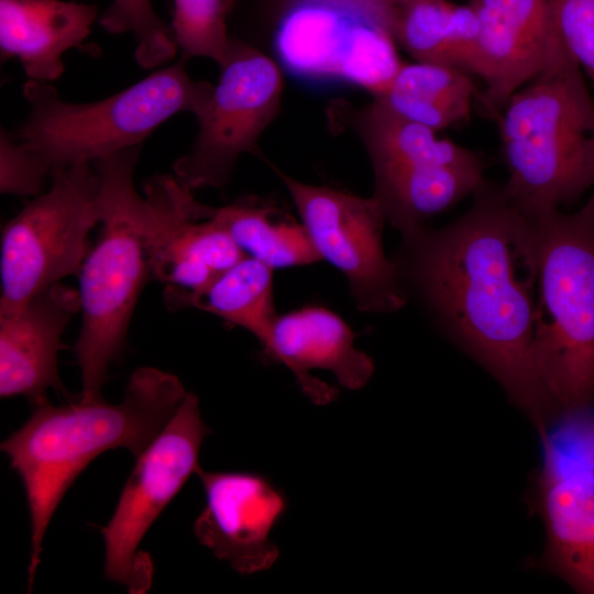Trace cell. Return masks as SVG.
Here are the masks:
<instances>
[{"label": "cell", "mask_w": 594, "mask_h": 594, "mask_svg": "<svg viewBox=\"0 0 594 594\" xmlns=\"http://www.w3.org/2000/svg\"><path fill=\"white\" fill-rule=\"evenodd\" d=\"M355 333L333 311L307 306L277 316L262 358L288 367L301 392L315 405L337 400L339 389L312 376L311 370H328L348 389L364 387L373 372V360L354 346Z\"/></svg>", "instance_id": "2e32d148"}, {"label": "cell", "mask_w": 594, "mask_h": 594, "mask_svg": "<svg viewBox=\"0 0 594 594\" xmlns=\"http://www.w3.org/2000/svg\"><path fill=\"white\" fill-rule=\"evenodd\" d=\"M356 130L371 157L374 173L429 166H452L485 169V162L475 152L436 131L406 119L374 101L353 113Z\"/></svg>", "instance_id": "d6986e66"}, {"label": "cell", "mask_w": 594, "mask_h": 594, "mask_svg": "<svg viewBox=\"0 0 594 594\" xmlns=\"http://www.w3.org/2000/svg\"><path fill=\"white\" fill-rule=\"evenodd\" d=\"M474 96L468 73L443 64L403 63L389 87L374 97L393 112L438 132L468 120Z\"/></svg>", "instance_id": "603a6c76"}, {"label": "cell", "mask_w": 594, "mask_h": 594, "mask_svg": "<svg viewBox=\"0 0 594 594\" xmlns=\"http://www.w3.org/2000/svg\"><path fill=\"white\" fill-rule=\"evenodd\" d=\"M219 66V82L197 118L196 141L173 166L190 191L227 185L242 153H260L257 141L279 110L282 75L262 52L230 38Z\"/></svg>", "instance_id": "30bf717a"}, {"label": "cell", "mask_w": 594, "mask_h": 594, "mask_svg": "<svg viewBox=\"0 0 594 594\" xmlns=\"http://www.w3.org/2000/svg\"><path fill=\"white\" fill-rule=\"evenodd\" d=\"M140 221L151 275L166 284L165 301L195 294L246 255L229 233L209 218L175 176L157 175L144 185Z\"/></svg>", "instance_id": "4fadbf2b"}, {"label": "cell", "mask_w": 594, "mask_h": 594, "mask_svg": "<svg viewBox=\"0 0 594 594\" xmlns=\"http://www.w3.org/2000/svg\"><path fill=\"white\" fill-rule=\"evenodd\" d=\"M91 164L52 170L35 196L2 229L0 315L21 309L66 276L79 274L90 230L100 222V180Z\"/></svg>", "instance_id": "52a82bcc"}, {"label": "cell", "mask_w": 594, "mask_h": 594, "mask_svg": "<svg viewBox=\"0 0 594 594\" xmlns=\"http://www.w3.org/2000/svg\"><path fill=\"white\" fill-rule=\"evenodd\" d=\"M459 219L404 238L397 262L431 318L486 370L539 435L559 415L536 371L535 222L487 180Z\"/></svg>", "instance_id": "6da1fadb"}, {"label": "cell", "mask_w": 594, "mask_h": 594, "mask_svg": "<svg viewBox=\"0 0 594 594\" xmlns=\"http://www.w3.org/2000/svg\"><path fill=\"white\" fill-rule=\"evenodd\" d=\"M80 310L79 293L56 283L21 309L0 315V396H24L33 406L54 389L69 399L58 375L62 334Z\"/></svg>", "instance_id": "e0dca14e"}, {"label": "cell", "mask_w": 594, "mask_h": 594, "mask_svg": "<svg viewBox=\"0 0 594 594\" xmlns=\"http://www.w3.org/2000/svg\"><path fill=\"white\" fill-rule=\"evenodd\" d=\"M95 4L64 0H0L1 57L16 58L29 79L64 73L63 54L80 46L97 19Z\"/></svg>", "instance_id": "ac0fdd59"}, {"label": "cell", "mask_w": 594, "mask_h": 594, "mask_svg": "<svg viewBox=\"0 0 594 594\" xmlns=\"http://www.w3.org/2000/svg\"><path fill=\"white\" fill-rule=\"evenodd\" d=\"M273 271L245 256L220 273L202 290L166 302L170 309L195 307L251 332L265 348L277 315L273 302Z\"/></svg>", "instance_id": "cb8c5ba5"}, {"label": "cell", "mask_w": 594, "mask_h": 594, "mask_svg": "<svg viewBox=\"0 0 594 594\" xmlns=\"http://www.w3.org/2000/svg\"><path fill=\"white\" fill-rule=\"evenodd\" d=\"M273 169L287 187L320 258L346 278L356 307L367 312H393L405 306L407 292L400 267L384 252L386 219L377 200L304 184L277 167Z\"/></svg>", "instance_id": "8fae6325"}, {"label": "cell", "mask_w": 594, "mask_h": 594, "mask_svg": "<svg viewBox=\"0 0 594 594\" xmlns=\"http://www.w3.org/2000/svg\"><path fill=\"white\" fill-rule=\"evenodd\" d=\"M52 166L15 133L0 132V191L14 196H37Z\"/></svg>", "instance_id": "4316f807"}, {"label": "cell", "mask_w": 594, "mask_h": 594, "mask_svg": "<svg viewBox=\"0 0 594 594\" xmlns=\"http://www.w3.org/2000/svg\"><path fill=\"white\" fill-rule=\"evenodd\" d=\"M209 432L198 397L187 393L165 428L136 459L113 515L101 530L106 578L131 594H143L151 587L153 563L139 549L140 543L188 477L196 474L200 447Z\"/></svg>", "instance_id": "ba28073f"}, {"label": "cell", "mask_w": 594, "mask_h": 594, "mask_svg": "<svg viewBox=\"0 0 594 594\" xmlns=\"http://www.w3.org/2000/svg\"><path fill=\"white\" fill-rule=\"evenodd\" d=\"M538 249L532 354L560 418L594 400V195L576 212L531 217Z\"/></svg>", "instance_id": "277c9868"}, {"label": "cell", "mask_w": 594, "mask_h": 594, "mask_svg": "<svg viewBox=\"0 0 594 594\" xmlns=\"http://www.w3.org/2000/svg\"><path fill=\"white\" fill-rule=\"evenodd\" d=\"M229 0H174L172 30L183 57H207L218 64L229 45Z\"/></svg>", "instance_id": "484cf974"}, {"label": "cell", "mask_w": 594, "mask_h": 594, "mask_svg": "<svg viewBox=\"0 0 594 594\" xmlns=\"http://www.w3.org/2000/svg\"><path fill=\"white\" fill-rule=\"evenodd\" d=\"M485 169L429 166L374 173L373 197L404 238L427 228V222L472 196L485 182Z\"/></svg>", "instance_id": "ffe728a7"}, {"label": "cell", "mask_w": 594, "mask_h": 594, "mask_svg": "<svg viewBox=\"0 0 594 594\" xmlns=\"http://www.w3.org/2000/svg\"><path fill=\"white\" fill-rule=\"evenodd\" d=\"M280 64L307 80H339L382 95L403 65L388 26L327 0H287L274 37Z\"/></svg>", "instance_id": "9c48e42d"}, {"label": "cell", "mask_w": 594, "mask_h": 594, "mask_svg": "<svg viewBox=\"0 0 594 594\" xmlns=\"http://www.w3.org/2000/svg\"><path fill=\"white\" fill-rule=\"evenodd\" d=\"M186 394L176 375L140 367L131 374L120 403L101 398L56 407L43 402L1 443V451L22 481L29 507V588L53 514L81 471L108 450L125 449L136 460L165 428Z\"/></svg>", "instance_id": "7a4b0ae2"}, {"label": "cell", "mask_w": 594, "mask_h": 594, "mask_svg": "<svg viewBox=\"0 0 594 594\" xmlns=\"http://www.w3.org/2000/svg\"><path fill=\"white\" fill-rule=\"evenodd\" d=\"M415 1L418 0H389V2L396 8L413 3Z\"/></svg>", "instance_id": "f546056e"}, {"label": "cell", "mask_w": 594, "mask_h": 594, "mask_svg": "<svg viewBox=\"0 0 594 594\" xmlns=\"http://www.w3.org/2000/svg\"><path fill=\"white\" fill-rule=\"evenodd\" d=\"M547 1L563 44L594 79V0Z\"/></svg>", "instance_id": "83f0119b"}, {"label": "cell", "mask_w": 594, "mask_h": 594, "mask_svg": "<svg viewBox=\"0 0 594 594\" xmlns=\"http://www.w3.org/2000/svg\"><path fill=\"white\" fill-rule=\"evenodd\" d=\"M591 413L560 418L540 435L543 562L580 594H594V442Z\"/></svg>", "instance_id": "7c38bea8"}, {"label": "cell", "mask_w": 594, "mask_h": 594, "mask_svg": "<svg viewBox=\"0 0 594 594\" xmlns=\"http://www.w3.org/2000/svg\"><path fill=\"white\" fill-rule=\"evenodd\" d=\"M479 24L473 75L481 100L497 119L510 96L544 65L556 25L547 0H470Z\"/></svg>", "instance_id": "9a60e30c"}, {"label": "cell", "mask_w": 594, "mask_h": 594, "mask_svg": "<svg viewBox=\"0 0 594 594\" xmlns=\"http://www.w3.org/2000/svg\"><path fill=\"white\" fill-rule=\"evenodd\" d=\"M580 68L556 29L544 65L496 119L503 188L529 217L572 205L594 185V101Z\"/></svg>", "instance_id": "3957f363"}, {"label": "cell", "mask_w": 594, "mask_h": 594, "mask_svg": "<svg viewBox=\"0 0 594 594\" xmlns=\"http://www.w3.org/2000/svg\"><path fill=\"white\" fill-rule=\"evenodd\" d=\"M141 146L92 163L100 180L101 231L79 271L82 323L75 353L82 403L101 399L109 365L122 350L135 304L151 275L139 212L141 195L133 184Z\"/></svg>", "instance_id": "5b68a950"}, {"label": "cell", "mask_w": 594, "mask_h": 594, "mask_svg": "<svg viewBox=\"0 0 594 594\" xmlns=\"http://www.w3.org/2000/svg\"><path fill=\"white\" fill-rule=\"evenodd\" d=\"M233 1H234V0H229V2H230L231 4H232Z\"/></svg>", "instance_id": "1f68e13d"}, {"label": "cell", "mask_w": 594, "mask_h": 594, "mask_svg": "<svg viewBox=\"0 0 594 594\" xmlns=\"http://www.w3.org/2000/svg\"><path fill=\"white\" fill-rule=\"evenodd\" d=\"M209 218L229 233L246 256L274 270L321 260L304 224L270 200L244 197L212 207Z\"/></svg>", "instance_id": "7402d4cb"}, {"label": "cell", "mask_w": 594, "mask_h": 594, "mask_svg": "<svg viewBox=\"0 0 594 594\" xmlns=\"http://www.w3.org/2000/svg\"><path fill=\"white\" fill-rule=\"evenodd\" d=\"M188 58L161 68L108 98L87 103L63 100L50 81L29 79L23 96L30 112L14 132L40 152L52 168L91 164L142 142L179 112L198 118L215 86L194 80Z\"/></svg>", "instance_id": "8992f818"}, {"label": "cell", "mask_w": 594, "mask_h": 594, "mask_svg": "<svg viewBox=\"0 0 594 594\" xmlns=\"http://www.w3.org/2000/svg\"><path fill=\"white\" fill-rule=\"evenodd\" d=\"M99 23L109 33L133 34L136 40L135 59L142 67L163 65L177 52L173 30L157 15L151 0H112Z\"/></svg>", "instance_id": "d4e9b609"}, {"label": "cell", "mask_w": 594, "mask_h": 594, "mask_svg": "<svg viewBox=\"0 0 594 594\" xmlns=\"http://www.w3.org/2000/svg\"><path fill=\"white\" fill-rule=\"evenodd\" d=\"M480 24L471 6L418 0L398 7L392 35L416 62L473 73Z\"/></svg>", "instance_id": "44dd1931"}, {"label": "cell", "mask_w": 594, "mask_h": 594, "mask_svg": "<svg viewBox=\"0 0 594 594\" xmlns=\"http://www.w3.org/2000/svg\"><path fill=\"white\" fill-rule=\"evenodd\" d=\"M590 424H591L592 438H593V442H594V415H591Z\"/></svg>", "instance_id": "4dcf8cb0"}, {"label": "cell", "mask_w": 594, "mask_h": 594, "mask_svg": "<svg viewBox=\"0 0 594 594\" xmlns=\"http://www.w3.org/2000/svg\"><path fill=\"white\" fill-rule=\"evenodd\" d=\"M346 7L364 10L380 18L392 33L393 23L396 14V7L389 0H327ZM393 36V35H392Z\"/></svg>", "instance_id": "f1b7e54d"}, {"label": "cell", "mask_w": 594, "mask_h": 594, "mask_svg": "<svg viewBox=\"0 0 594 594\" xmlns=\"http://www.w3.org/2000/svg\"><path fill=\"white\" fill-rule=\"evenodd\" d=\"M196 475L206 498L194 525L198 541L240 574L272 568L279 550L271 531L287 510L285 494L256 473L199 468Z\"/></svg>", "instance_id": "5bb4252c"}]
</instances>
